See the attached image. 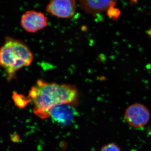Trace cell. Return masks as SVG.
Returning a JSON list of instances; mask_svg holds the SVG:
<instances>
[{"label":"cell","mask_w":151,"mask_h":151,"mask_svg":"<svg viewBox=\"0 0 151 151\" xmlns=\"http://www.w3.org/2000/svg\"><path fill=\"white\" fill-rule=\"evenodd\" d=\"M33 104V112L41 119L49 118V112L55 105L69 103L76 105L78 92L75 86L37 80L32 87L27 97Z\"/></svg>","instance_id":"obj_1"},{"label":"cell","mask_w":151,"mask_h":151,"mask_svg":"<svg viewBox=\"0 0 151 151\" xmlns=\"http://www.w3.org/2000/svg\"><path fill=\"white\" fill-rule=\"evenodd\" d=\"M33 59L29 47L18 40L6 37L0 48V65L6 70L8 80L14 78L17 70L30 65Z\"/></svg>","instance_id":"obj_2"},{"label":"cell","mask_w":151,"mask_h":151,"mask_svg":"<svg viewBox=\"0 0 151 151\" xmlns=\"http://www.w3.org/2000/svg\"><path fill=\"white\" fill-rule=\"evenodd\" d=\"M124 117L127 124L133 128H142L149 123L150 113L148 108L142 103H135L127 108Z\"/></svg>","instance_id":"obj_3"},{"label":"cell","mask_w":151,"mask_h":151,"mask_svg":"<svg viewBox=\"0 0 151 151\" xmlns=\"http://www.w3.org/2000/svg\"><path fill=\"white\" fill-rule=\"evenodd\" d=\"M75 106L69 103L55 105L50 110L49 117L58 124L63 125L70 124L74 121L77 114Z\"/></svg>","instance_id":"obj_4"},{"label":"cell","mask_w":151,"mask_h":151,"mask_svg":"<svg viewBox=\"0 0 151 151\" xmlns=\"http://www.w3.org/2000/svg\"><path fill=\"white\" fill-rule=\"evenodd\" d=\"M21 24L27 32L35 33L47 26V19L42 13L29 11L22 16Z\"/></svg>","instance_id":"obj_5"},{"label":"cell","mask_w":151,"mask_h":151,"mask_svg":"<svg viewBox=\"0 0 151 151\" xmlns=\"http://www.w3.org/2000/svg\"><path fill=\"white\" fill-rule=\"evenodd\" d=\"M76 3L75 0H50L46 12L61 18H70L75 14Z\"/></svg>","instance_id":"obj_6"},{"label":"cell","mask_w":151,"mask_h":151,"mask_svg":"<svg viewBox=\"0 0 151 151\" xmlns=\"http://www.w3.org/2000/svg\"><path fill=\"white\" fill-rule=\"evenodd\" d=\"M81 9L86 13L95 15L114 7L116 0H78Z\"/></svg>","instance_id":"obj_7"},{"label":"cell","mask_w":151,"mask_h":151,"mask_svg":"<svg viewBox=\"0 0 151 151\" xmlns=\"http://www.w3.org/2000/svg\"><path fill=\"white\" fill-rule=\"evenodd\" d=\"M12 99L15 105L19 108H24L30 103L27 97L15 92L13 93Z\"/></svg>","instance_id":"obj_8"},{"label":"cell","mask_w":151,"mask_h":151,"mask_svg":"<svg viewBox=\"0 0 151 151\" xmlns=\"http://www.w3.org/2000/svg\"><path fill=\"white\" fill-rule=\"evenodd\" d=\"M107 15L109 17L116 20L118 19L121 14V12L118 9L115 8L114 7H111L107 11Z\"/></svg>","instance_id":"obj_9"},{"label":"cell","mask_w":151,"mask_h":151,"mask_svg":"<svg viewBox=\"0 0 151 151\" xmlns=\"http://www.w3.org/2000/svg\"><path fill=\"white\" fill-rule=\"evenodd\" d=\"M100 151H122L120 147L114 143H109L103 146Z\"/></svg>","instance_id":"obj_10"}]
</instances>
